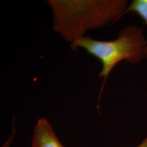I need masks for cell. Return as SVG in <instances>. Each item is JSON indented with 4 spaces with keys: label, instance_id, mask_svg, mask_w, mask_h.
I'll use <instances>...</instances> for the list:
<instances>
[{
    "label": "cell",
    "instance_id": "1",
    "mask_svg": "<svg viewBox=\"0 0 147 147\" xmlns=\"http://www.w3.org/2000/svg\"><path fill=\"white\" fill-rule=\"evenodd\" d=\"M53 16V29L73 43L88 30L115 23L129 5L126 0H48Z\"/></svg>",
    "mask_w": 147,
    "mask_h": 147
},
{
    "label": "cell",
    "instance_id": "2",
    "mask_svg": "<svg viewBox=\"0 0 147 147\" xmlns=\"http://www.w3.org/2000/svg\"><path fill=\"white\" fill-rule=\"evenodd\" d=\"M147 44L143 29L129 25L121 30L115 40L102 41L84 36L71 43L70 47L74 51L83 48L101 62L102 69L99 78L103 79V82L100 97L109 75L116 65L124 60L131 64L141 63L146 57Z\"/></svg>",
    "mask_w": 147,
    "mask_h": 147
},
{
    "label": "cell",
    "instance_id": "3",
    "mask_svg": "<svg viewBox=\"0 0 147 147\" xmlns=\"http://www.w3.org/2000/svg\"><path fill=\"white\" fill-rule=\"evenodd\" d=\"M32 147H63L46 118L39 119L34 126Z\"/></svg>",
    "mask_w": 147,
    "mask_h": 147
},
{
    "label": "cell",
    "instance_id": "4",
    "mask_svg": "<svg viewBox=\"0 0 147 147\" xmlns=\"http://www.w3.org/2000/svg\"><path fill=\"white\" fill-rule=\"evenodd\" d=\"M132 12L139 16L147 24V0H134L128 5L123 16ZM146 57L147 58V44L146 48Z\"/></svg>",
    "mask_w": 147,
    "mask_h": 147
},
{
    "label": "cell",
    "instance_id": "5",
    "mask_svg": "<svg viewBox=\"0 0 147 147\" xmlns=\"http://www.w3.org/2000/svg\"><path fill=\"white\" fill-rule=\"evenodd\" d=\"M15 135H16V130H15V129H14L13 130V132H12V134H11V137L8 139L7 141L5 142V143L1 147H11V144L13 142V138H14V137Z\"/></svg>",
    "mask_w": 147,
    "mask_h": 147
},
{
    "label": "cell",
    "instance_id": "6",
    "mask_svg": "<svg viewBox=\"0 0 147 147\" xmlns=\"http://www.w3.org/2000/svg\"><path fill=\"white\" fill-rule=\"evenodd\" d=\"M136 147H147V137Z\"/></svg>",
    "mask_w": 147,
    "mask_h": 147
}]
</instances>
